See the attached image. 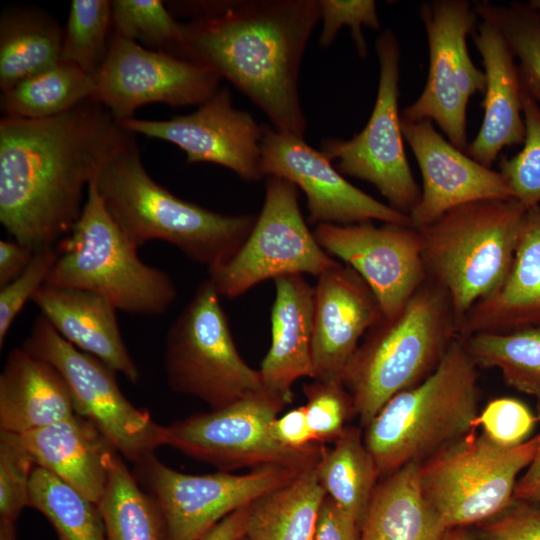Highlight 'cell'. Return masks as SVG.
I'll use <instances>...</instances> for the list:
<instances>
[{"instance_id": "obj_1", "label": "cell", "mask_w": 540, "mask_h": 540, "mask_svg": "<svg viewBox=\"0 0 540 540\" xmlns=\"http://www.w3.org/2000/svg\"><path fill=\"white\" fill-rule=\"evenodd\" d=\"M121 127L93 98L43 119L0 121V222L35 251L71 232L84 188Z\"/></svg>"}, {"instance_id": "obj_2", "label": "cell", "mask_w": 540, "mask_h": 540, "mask_svg": "<svg viewBox=\"0 0 540 540\" xmlns=\"http://www.w3.org/2000/svg\"><path fill=\"white\" fill-rule=\"evenodd\" d=\"M183 23L187 59L213 69L243 93L273 128L303 137L306 118L299 72L320 21L319 0H229L174 4Z\"/></svg>"}, {"instance_id": "obj_3", "label": "cell", "mask_w": 540, "mask_h": 540, "mask_svg": "<svg viewBox=\"0 0 540 540\" xmlns=\"http://www.w3.org/2000/svg\"><path fill=\"white\" fill-rule=\"evenodd\" d=\"M92 180L108 213L135 248L164 241L208 268L238 251L258 216L222 214L177 197L148 174L134 134L123 128Z\"/></svg>"}, {"instance_id": "obj_4", "label": "cell", "mask_w": 540, "mask_h": 540, "mask_svg": "<svg viewBox=\"0 0 540 540\" xmlns=\"http://www.w3.org/2000/svg\"><path fill=\"white\" fill-rule=\"evenodd\" d=\"M477 368L457 336L431 375L393 396L364 427L380 477L421 464L478 428Z\"/></svg>"}, {"instance_id": "obj_5", "label": "cell", "mask_w": 540, "mask_h": 540, "mask_svg": "<svg viewBox=\"0 0 540 540\" xmlns=\"http://www.w3.org/2000/svg\"><path fill=\"white\" fill-rule=\"evenodd\" d=\"M457 336L449 297L429 280L397 315L370 328L342 378L361 426L393 396L431 375Z\"/></svg>"}, {"instance_id": "obj_6", "label": "cell", "mask_w": 540, "mask_h": 540, "mask_svg": "<svg viewBox=\"0 0 540 540\" xmlns=\"http://www.w3.org/2000/svg\"><path fill=\"white\" fill-rule=\"evenodd\" d=\"M525 212L513 198L480 200L417 229L427 280L447 293L458 329L470 309L506 279Z\"/></svg>"}, {"instance_id": "obj_7", "label": "cell", "mask_w": 540, "mask_h": 540, "mask_svg": "<svg viewBox=\"0 0 540 540\" xmlns=\"http://www.w3.org/2000/svg\"><path fill=\"white\" fill-rule=\"evenodd\" d=\"M55 249L57 260L45 286L90 291L117 310L144 316L165 313L177 297L172 278L138 257L92 179L78 221Z\"/></svg>"}, {"instance_id": "obj_8", "label": "cell", "mask_w": 540, "mask_h": 540, "mask_svg": "<svg viewBox=\"0 0 540 540\" xmlns=\"http://www.w3.org/2000/svg\"><path fill=\"white\" fill-rule=\"evenodd\" d=\"M220 298L210 279L203 280L171 324L164 345L171 390L196 397L211 410L265 390L259 370L235 346Z\"/></svg>"}, {"instance_id": "obj_9", "label": "cell", "mask_w": 540, "mask_h": 540, "mask_svg": "<svg viewBox=\"0 0 540 540\" xmlns=\"http://www.w3.org/2000/svg\"><path fill=\"white\" fill-rule=\"evenodd\" d=\"M539 443L540 433L507 448L472 431L420 464L422 495L448 529L483 523L512 501Z\"/></svg>"}, {"instance_id": "obj_10", "label": "cell", "mask_w": 540, "mask_h": 540, "mask_svg": "<svg viewBox=\"0 0 540 540\" xmlns=\"http://www.w3.org/2000/svg\"><path fill=\"white\" fill-rule=\"evenodd\" d=\"M286 405L264 390L224 408L166 425V445L222 472L265 466L313 469L324 444L296 449L281 444L272 434V423Z\"/></svg>"}, {"instance_id": "obj_11", "label": "cell", "mask_w": 540, "mask_h": 540, "mask_svg": "<svg viewBox=\"0 0 540 540\" xmlns=\"http://www.w3.org/2000/svg\"><path fill=\"white\" fill-rule=\"evenodd\" d=\"M22 347L62 374L75 413L92 422L126 460L136 465L166 445L165 426L124 396L116 371L66 341L42 315L36 318Z\"/></svg>"}, {"instance_id": "obj_12", "label": "cell", "mask_w": 540, "mask_h": 540, "mask_svg": "<svg viewBox=\"0 0 540 540\" xmlns=\"http://www.w3.org/2000/svg\"><path fill=\"white\" fill-rule=\"evenodd\" d=\"M307 226L298 202V187L268 176L263 206L238 251L208 268L220 297L236 298L268 279L289 274L320 276L336 266Z\"/></svg>"}, {"instance_id": "obj_13", "label": "cell", "mask_w": 540, "mask_h": 540, "mask_svg": "<svg viewBox=\"0 0 540 540\" xmlns=\"http://www.w3.org/2000/svg\"><path fill=\"white\" fill-rule=\"evenodd\" d=\"M379 61L377 96L365 127L351 139H323L320 151L335 168L369 182L389 205L410 214L418 204L421 189L409 166L399 111L400 46L387 29L377 38Z\"/></svg>"}, {"instance_id": "obj_14", "label": "cell", "mask_w": 540, "mask_h": 540, "mask_svg": "<svg viewBox=\"0 0 540 540\" xmlns=\"http://www.w3.org/2000/svg\"><path fill=\"white\" fill-rule=\"evenodd\" d=\"M419 14L427 35L428 77L420 96L401 111V120L434 121L465 152L467 104L471 96L485 90V74L474 65L467 48V36L479 19L467 0L425 1Z\"/></svg>"}, {"instance_id": "obj_15", "label": "cell", "mask_w": 540, "mask_h": 540, "mask_svg": "<svg viewBox=\"0 0 540 540\" xmlns=\"http://www.w3.org/2000/svg\"><path fill=\"white\" fill-rule=\"evenodd\" d=\"M134 466L136 479L161 511L166 540H201L232 512L287 485L304 472L265 466L245 474L218 471L192 475L167 466L156 455Z\"/></svg>"}, {"instance_id": "obj_16", "label": "cell", "mask_w": 540, "mask_h": 540, "mask_svg": "<svg viewBox=\"0 0 540 540\" xmlns=\"http://www.w3.org/2000/svg\"><path fill=\"white\" fill-rule=\"evenodd\" d=\"M94 78L93 99L116 121L133 117L148 103L199 106L218 91L222 79L205 65L145 48L113 31Z\"/></svg>"}, {"instance_id": "obj_17", "label": "cell", "mask_w": 540, "mask_h": 540, "mask_svg": "<svg viewBox=\"0 0 540 540\" xmlns=\"http://www.w3.org/2000/svg\"><path fill=\"white\" fill-rule=\"evenodd\" d=\"M261 169L264 177L287 179L304 192L311 224L351 225L378 220L412 226L408 214L351 184L303 137L264 126Z\"/></svg>"}, {"instance_id": "obj_18", "label": "cell", "mask_w": 540, "mask_h": 540, "mask_svg": "<svg viewBox=\"0 0 540 540\" xmlns=\"http://www.w3.org/2000/svg\"><path fill=\"white\" fill-rule=\"evenodd\" d=\"M313 234L330 256L339 258L361 276L384 318L397 315L427 281L421 234L412 226L321 224Z\"/></svg>"}, {"instance_id": "obj_19", "label": "cell", "mask_w": 540, "mask_h": 540, "mask_svg": "<svg viewBox=\"0 0 540 540\" xmlns=\"http://www.w3.org/2000/svg\"><path fill=\"white\" fill-rule=\"evenodd\" d=\"M116 122L133 134L173 143L186 153L188 163L217 164L248 182L264 178L261 169L264 125L233 106L227 86L219 88L195 112L187 115L168 120L131 117Z\"/></svg>"}, {"instance_id": "obj_20", "label": "cell", "mask_w": 540, "mask_h": 540, "mask_svg": "<svg viewBox=\"0 0 540 540\" xmlns=\"http://www.w3.org/2000/svg\"><path fill=\"white\" fill-rule=\"evenodd\" d=\"M401 127L422 177L420 200L409 214L415 229L435 222L466 203L513 198L499 171L482 165L455 147L435 129L432 121L401 120Z\"/></svg>"}, {"instance_id": "obj_21", "label": "cell", "mask_w": 540, "mask_h": 540, "mask_svg": "<svg viewBox=\"0 0 540 540\" xmlns=\"http://www.w3.org/2000/svg\"><path fill=\"white\" fill-rule=\"evenodd\" d=\"M314 287L312 356L320 382H342L360 340L383 314L361 276L338 263L317 277Z\"/></svg>"}, {"instance_id": "obj_22", "label": "cell", "mask_w": 540, "mask_h": 540, "mask_svg": "<svg viewBox=\"0 0 540 540\" xmlns=\"http://www.w3.org/2000/svg\"><path fill=\"white\" fill-rule=\"evenodd\" d=\"M472 36L482 57L485 90L482 124L465 153L491 168L504 148L523 143L521 86L515 58L497 28L480 20Z\"/></svg>"}, {"instance_id": "obj_23", "label": "cell", "mask_w": 540, "mask_h": 540, "mask_svg": "<svg viewBox=\"0 0 540 540\" xmlns=\"http://www.w3.org/2000/svg\"><path fill=\"white\" fill-rule=\"evenodd\" d=\"M273 281L272 339L259 372L265 390L290 404L293 384L314 376V287L301 274L283 275Z\"/></svg>"}, {"instance_id": "obj_24", "label": "cell", "mask_w": 540, "mask_h": 540, "mask_svg": "<svg viewBox=\"0 0 540 540\" xmlns=\"http://www.w3.org/2000/svg\"><path fill=\"white\" fill-rule=\"evenodd\" d=\"M32 301L66 341L138 383V366L122 338L117 308L108 299L90 291L44 285Z\"/></svg>"}, {"instance_id": "obj_25", "label": "cell", "mask_w": 540, "mask_h": 540, "mask_svg": "<svg viewBox=\"0 0 540 540\" xmlns=\"http://www.w3.org/2000/svg\"><path fill=\"white\" fill-rule=\"evenodd\" d=\"M17 435L36 466L52 472L92 502H99L118 451L92 422L75 414Z\"/></svg>"}, {"instance_id": "obj_26", "label": "cell", "mask_w": 540, "mask_h": 540, "mask_svg": "<svg viewBox=\"0 0 540 540\" xmlns=\"http://www.w3.org/2000/svg\"><path fill=\"white\" fill-rule=\"evenodd\" d=\"M528 327H540V204L524 214L506 279L470 309L459 326L458 336Z\"/></svg>"}, {"instance_id": "obj_27", "label": "cell", "mask_w": 540, "mask_h": 540, "mask_svg": "<svg viewBox=\"0 0 540 540\" xmlns=\"http://www.w3.org/2000/svg\"><path fill=\"white\" fill-rule=\"evenodd\" d=\"M70 389L49 362L10 351L0 374V431L23 434L75 415Z\"/></svg>"}, {"instance_id": "obj_28", "label": "cell", "mask_w": 540, "mask_h": 540, "mask_svg": "<svg viewBox=\"0 0 540 540\" xmlns=\"http://www.w3.org/2000/svg\"><path fill=\"white\" fill-rule=\"evenodd\" d=\"M419 463L383 477L374 491L359 540H441L448 528L422 495Z\"/></svg>"}, {"instance_id": "obj_29", "label": "cell", "mask_w": 540, "mask_h": 540, "mask_svg": "<svg viewBox=\"0 0 540 540\" xmlns=\"http://www.w3.org/2000/svg\"><path fill=\"white\" fill-rule=\"evenodd\" d=\"M333 443L314 470L326 495L361 529L380 474L359 427L347 426Z\"/></svg>"}, {"instance_id": "obj_30", "label": "cell", "mask_w": 540, "mask_h": 540, "mask_svg": "<svg viewBox=\"0 0 540 540\" xmlns=\"http://www.w3.org/2000/svg\"><path fill=\"white\" fill-rule=\"evenodd\" d=\"M325 496L314 468L306 470L251 504L245 535L251 540H314Z\"/></svg>"}, {"instance_id": "obj_31", "label": "cell", "mask_w": 540, "mask_h": 540, "mask_svg": "<svg viewBox=\"0 0 540 540\" xmlns=\"http://www.w3.org/2000/svg\"><path fill=\"white\" fill-rule=\"evenodd\" d=\"M63 30L44 13L13 10L0 21V87L6 91L61 61Z\"/></svg>"}, {"instance_id": "obj_32", "label": "cell", "mask_w": 540, "mask_h": 540, "mask_svg": "<svg viewBox=\"0 0 540 540\" xmlns=\"http://www.w3.org/2000/svg\"><path fill=\"white\" fill-rule=\"evenodd\" d=\"M107 540H166L164 519L154 498L117 453L97 503Z\"/></svg>"}, {"instance_id": "obj_33", "label": "cell", "mask_w": 540, "mask_h": 540, "mask_svg": "<svg viewBox=\"0 0 540 540\" xmlns=\"http://www.w3.org/2000/svg\"><path fill=\"white\" fill-rule=\"evenodd\" d=\"M95 91L94 76L72 63L60 61L3 91L1 110L8 117L49 118L93 98Z\"/></svg>"}, {"instance_id": "obj_34", "label": "cell", "mask_w": 540, "mask_h": 540, "mask_svg": "<svg viewBox=\"0 0 540 540\" xmlns=\"http://www.w3.org/2000/svg\"><path fill=\"white\" fill-rule=\"evenodd\" d=\"M462 339L477 367L497 368L507 386L540 400V327Z\"/></svg>"}, {"instance_id": "obj_35", "label": "cell", "mask_w": 540, "mask_h": 540, "mask_svg": "<svg viewBox=\"0 0 540 540\" xmlns=\"http://www.w3.org/2000/svg\"><path fill=\"white\" fill-rule=\"evenodd\" d=\"M28 507L47 518L59 540H107L98 505L40 466L31 475Z\"/></svg>"}, {"instance_id": "obj_36", "label": "cell", "mask_w": 540, "mask_h": 540, "mask_svg": "<svg viewBox=\"0 0 540 540\" xmlns=\"http://www.w3.org/2000/svg\"><path fill=\"white\" fill-rule=\"evenodd\" d=\"M474 10L501 33L517 61L521 90L540 107V12L528 3L486 0L474 2Z\"/></svg>"}, {"instance_id": "obj_37", "label": "cell", "mask_w": 540, "mask_h": 540, "mask_svg": "<svg viewBox=\"0 0 540 540\" xmlns=\"http://www.w3.org/2000/svg\"><path fill=\"white\" fill-rule=\"evenodd\" d=\"M111 29V1L73 0L63 29L61 61L94 76L108 54Z\"/></svg>"}, {"instance_id": "obj_38", "label": "cell", "mask_w": 540, "mask_h": 540, "mask_svg": "<svg viewBox=\"0 0 540 540\" xmlns=\"http://www.w3.org/2000/svg\"><path fill=\"white\" fill-rule=\"evenodd\" d=\"M112 31L151 50L187 59L182 24L159 0H114Z\"/></svg>"}, {"instance_id": "obj_39", "label": "cell", "mask_w": 540, "mask_h": 540, "mask_svg": "<svg viewBox=\"0 0 540 540\" xmlns=\"http://www.w3.org/2000/svg\"><path fill=\"white\" fill-rule=\"evenodd\" d=\"M525 125L524 140L519 152L501 157L500 173L507 181L513 198L526 210L540 204V107L521 90Z\"/></svg>"}, {"instance_id": "obj_40", "label": "cell", "mask_w": 540, "mask_h": 540, "mask_svg": "<svg viewBox=\"0 0 540 540\" xmlns=\"http://www.w3.org/2000/svg\"><path fill=\"white\" fill-rule=\"evenodd\" d=\"M36 464L14 433L0 431V519L16 522L28 507L29 485Z\"/></svg>"}, {"instance_id": "obj_41", "label": "cell", "mask_w": 540, "mask_h": 540, "mask_svg": "<svg viewBox=\"0 0 540 540\" xmlns=\"http://www.w3.org/2000/svg\"><path fill=\"white\" fill-rule=\"evenodd\" d=\"M307 421L316 443L334 442L345 430L352 399L342 382H320L304 386Z\"/></svg>"}, {"instance_id": "obj_42", "label": "cell", "mask_w": 540, "mask_h": 540, "mask_svg": "<svg viewBox=\"0 0 540 540\" xmlns=\"http://www.w3.org/2000/svg\"><path fill=\"white\" fill-rule=\"evenodd\" d=\"M538 416L522 401L511 397L495 398L479 412L477 426L492 442L502 447H515L528 440Z\"/></svg>"}, {"instance_id": "obj_43", "label": "cell", "mask_w": 540, "mask_h": 540, "mask_svg": "<svg viewBox=\"0 0 540 540\" xmlns=\"http://www.w3.org/2000/svg\"><path fill=\"white\" fill-rule=\"evenodd\" d=\"M319 4L322 21L320 47H328L336 38L340 28L346 25L350 28L358 55L365 58L368 49L362 28L363 26L372 29L380 27L376 2L373 0H319Z\"/></svg>"}, {"instance_id": "obj_44", "label": "cell", "mask_w": 540, "mask_h": 540, "mask_svg": "<svg viewBox=\"0 0 540 540\" xmlns=\"http://www.w3.org/2000/svg\"><path fill=\"white\" fill-rule=\"evenodd\" d=\"M54 247L35 251L25 271L0 290V347L2 348L14 320L25 304L45 285L57 260Z\"/></svg>"}, {"instance_id": "obj_45", "label": "cell", "mask_w": 540, "mask_h": 540, "mask_svg": "<svg viewBox=\"0 0 540 540\" xmlns=\"http://www.w3.org/2000/svg\"><path fill=\"white\" fill-rule=\"evenodd\" d=\"M473 529L476 540H540V502L513 498L501 512Z\"/></svg>"}, {"instance_id": "obj_46", "label": "cell", "mask_w": 540, "mask_h": 540, "mask_svg": "<svg viewBox=\"0 0 540 540\" xmlns=\"http://www.w3.org/2000/svg\"><path fill=\"white\" fill-rule=\"evenodd\" d=\"M360 530V526L326 495L319 511L314 540H359Z\"/></svg>"}, {"instance_id": "obj_47", "label": "cell", "mask_w": 540, "mask_h": 540, "mask_svg": "<svg viewBox=\"0 0 540 540\" xmlns=\"http://www.w3.org/2000/svg\"><path fill=\"white\" fill-rule=\"evenodd\" d=\"M272 434L281 444L291 448L301 449L316 443L304 405L278 416L272 423Z\"/></svg>"}, {"instance_id": "obj_48", "label": "cell", "mask_w": 540, "mask_h": 540, "mask_svg": "<svg viewBox=\"0 0 540 540\" xmlns=\"http://www.w3.org/2000/svg\"><path fill=\"white\" fill-rule=\"evenodd\" d=\"M35 250L17 240L0 241V287L19 277L30 264Z\"/></svg>"}, {"instance_id": "obj_49", "label": "cell", "mask_w": 540, "mask_h": 540, "mask_svg": "<svg viewBox=\"0 0 540 540\" xmlns=\"http://www.w3.org/2000/svg\"><path fill=\"white\" fill-rule=\"evenodd\" d=\"M537 413L540 420V400H537ZM513 498L540 502V443L525 473L516 482Z\"/></svg>"}, {"instance_id": "obj_50", "label": "cell", "mask_w": 540, "mask_h": 540, "mask_svg": "<svg viewBox=\"0 0 540 540\" xmlns=\"http://www.w3.org/2000/svg\"><path fill=\"white\" fill-rule=\"evenodd\" d=\"M251 504L226 516L201 540H237L245 535Z\"/></svg>"}, {"instance_id": "obj_51", "label": "cell", "mask_w": 540, "mask_h": 540, "mask_svg": "<svg viewBox=\"0 0 540 540\" xmlns=\"http://www.w3.org/2000/svg\"><path fill=\"white\" fill-rule=\"evenodd\" d=\"M441 540H476V536L471 527H453L445 532Z\"/></svg>"}, {"instance_id": "obj_52", "label": "cell", "mask_w": 540, "mask_h": 540, "mask_svg": "<svg viewBox=\"0 0 540 540\" xmlns=\"http://www.w3.org/2000/svg\"><path fill=\"white\" fill-rule=\"evenodd\" d=\"M0 540H17L15 522L0 519Z\"/></svg>"}, {"instance_id": "obj_53", "label": "cell", "mask_w": 540, "mask_h": 540, "mask_svg": "<svg viewBox=\"0 0 540 540\" xmlns=\"http://www.w3.org/2000/svg\"><path fill=\"white\" fill-rule=\"evenodd\" d=\"M528 4L535 10L540 12V0H530Z\"/></svg>"}, {"instance_id": "obj_54", "label": "cell", "mask_w": 540, "mask_h": 540, "mask_svg": "<svg viewBox=\"0 0 540 540\" xmlns=\"http://www.w3.org/2000/svg\"><path fill=\"white\" fill-rule=\"evenodd\" d=\"M237 540H251V539H249L246 535H243L240 538H238Z\"/></svg>"}]
</instances>
